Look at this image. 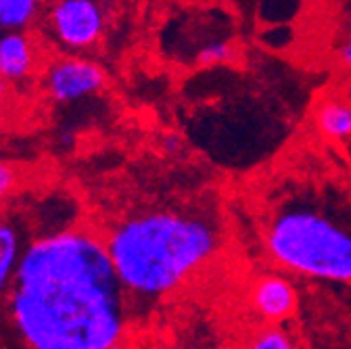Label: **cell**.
I'll list each match as a JSON object with an SVG mask.
<instances>
[{
    "instance_id": "6da1fadb",
    "label": "cell",
    "mask_w": 351,
    "mask_h": 349,
    "mask_svg": "<svg viewBox=\"0 0 351 349\" xmlns=\"http://www.w3.org/2000/svg\"><path fill=\"white\" fill-rule=\"evenodd\" d=\"M128 299L107 241L69 228L21 251L7 308L27 347L113 349L125 339Z\"/></svg>"
},
{
    "instance_id": "7a4b0ae2",
    "label": "cell",
    "mask_w": 351,
    "mask_h": 349,
    "mask_svg": "<svg viewBox=\"0 0 351 349\" xmlns=\"http://www.w3.org/2000/svg\"><path fill=\"white\" fill-rule=\"evenodd\" d=\"M128 297L159 299L180 289L215 255L219 234L201 215L147 211L105 239Z\"/></svg>"
},
{
    "instance_id": "3957f363",
    "label": "cell",
    "mask_w": 351,
    "mask_h": 349,
    "mask_svg": "<svg viewBox=\"0 0 351 349\" xmlns=\"http://www.w3.org/2000/svg\"><path fill=\"white\" fill-rule=\"evenodd\" d=\"M270 259L282 270L351 282V228L314 207H282L263 232Z\"/></svg>"
},
{
    "instance_id": "277c9868",
    "label": "cell",
    "mask_w": 351,
    "mask_h": 349,
    "mask_svg": "<svg viewBox=\"0 0 351 349\" xmlns=\"http://www.w3.org/2000/svg\"><path fill=\"white\" fill-rule=\"evenodd\" d=\"M49 23L61 45L73 51L97 45L105 29L103 11L95 0H57Z\"/></svg>"
},
{
    "instance_id": "5b68a950",
    "label": "cell",
    "mask_w": 351,
    "mask_h": 349,
    "mask_svg": "<svg viewBox=\"0 0 351 349\" xmlns=\"http://www.w3.org/2000/svg\"><path fill=\"white\" fill-rule=\"evenodd\" d=\"M107 82L105 69L95 61L63 57L49 65L44 84H47L49 95L59 103H73L84 97H90Z\"/></svg>"
},
{
    "instance_id": "8992f818",
    "label": "cell",
    "mask_w": 351,
    "mask_h": 349,
    "mask_svg": "<svg viewBox=\"0 0 351 349\" xmlns=\"http://www.w3.org/2000/svg\"><path fill=\"white\" fill-rule=\"evenodd\" d=\"M251 310L270 324L291 318L297 310V291L293 282L278 274H263L251 285Z\"/></svg>"
},
{
    "instance_id": "52a82bcc",
    "label": "cell",
    "mask_w": 351,
    "mask_h": 349,
    "mask_svg": "<svg viewBox=\"0 0 351 349\" xmlns=\"http://www.w3.org/2000/svg\"><path fill=\"white\" fill-rule=\"evenodd\" d=\"M34 69V47L25 34L9 32L0 38V75L11 82L23 80Z\"/></svg>"
},
{
    "instance_id": "ba28073f",
    "label": "cell",
    "mask_w": 351,
    "mask_h": 349,
    "mask_svg": "<svg viewBox=\"0 0 351 349\" xmlns=\"http://www.w3.org/2000/svg\"><path fill=\"white\" fill-rule=\"evenodd\" d=\"M316 128L330 141L351 139V101L343 97H328L316 107Z\"/></svg>"
},
{
    "instance_id": "9c48e42d",
    "label": "cell",
    "mask_w": 351,
    "mask_h": 349,
    "mask_svg": "<svg viewBox=\"0 0 351 349\" xmlns=\"http://www.w3.org/2000/svg\"><path fill=\"white\" fill-rule=\"evenodd\" d=\"M21 251L23 249L17 228L9 222H0V297L7 295L13 282Z\"/></svg>"
},
{
    "instance_id": "30bf717a",
    "label": "cell",
    "mask_w": 351,
    "mask_h": 349,
    "mask_svg": "<svg viewBox=\"0 0 351 349\" xmlns=\"http://www.w3.org/2000/svg\"><path fill=\"white\" fill-rule=\"evenodd\" d=\"M38 0H0V27L19 32L38 15Z\"/></svg>"
},
{
    "instance_id": "8fae6325",
    "label": "cell",
    "mask_w": 351,
    "mask_h": 349,
    "mask_svg": "<svg viewBox=\"0 0 351 349\" xmlns=\"http://www.w3.org/2000/svg\"><path fill=\"white\" fill-rule=\"evenodd\" d=\"M251 339L253 341H249V345L253 349H291L295 345L293 337L287 330H282L280 326H276V324L266 326L257 335H253Z\"/></svg>"
},
{
    "instance_id": "7c38bea8",
    "label": "cell",
    "mask_w": 351,
    "mask_h": 349,
    "mask_svg": "<svg viewBox=\"0 0 351 349\" xmlns=\"http://www.w3.org/2000/svg\"><path fill=\"white\" fill-rule=\"evenodd\" d=\"M234 59V49L228 42H211V45L203 47L197 53V63L203 67H215V65H224Z\"/></svg>"
},
{
    "instance_id": "4fadbf2b",
    "label": "cell",
    "mask_w": 351,
    "mask_h": 349,
    "mask_svg": "<svg viewBox=\"0 0 351 349\" xmlns=\"http://www.w3.org/2000/svg\"><path fill=\"white\" fill-rule=\"evenodd\" d=\"M17 189V169L7 161H0V201L7 199Z\"/></svg>"
},
{
    "instance_id": "5bb4252c",
    "label": "cell",
    "mask_w": 351,
    "mask_h": 349,
    "mask_svg": "<svg viewBox=\"0 0 351 349\" xmlns=\"http://www.w3.org/2000/svg\"><path fill=\"white\" fill-rule=\"evenodd\" d=\"M337 63L345 71H351V13H349V19H347L343 40L339 42V47H337Z\"/></svg>"
},
{
    "instance_id": "9a60e30c",
    "label": "cell",
    "mask_w": 351,
    "mask_h": 349,
    "mask_svg": "<svg viewBox=\"0 0 351 349\" xmlns=\"http://www.w3.org/2000/svg\"><path fill=\"white\" fill-rule=\"evenodd\" d=\"M11 93V80L5 77V75H0V103H3Z\"/></svg>"
}]
</instances>
